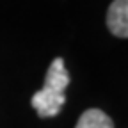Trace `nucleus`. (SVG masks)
<instances>
[{"instance_id": "3", "label": "nucleus", "mask_w": 128, "mask_h": 128, "mask_svg": "<svg viewBox=\"0 0 128 128\" xmlns=\"http://www.w3.org/2000/svg\"><path fill=\"white\" fill-rule=\"evenodd\" d=\"M75 128H114V121L100 108H87L78 118Z\"/></svg>"}, {"instance_id": "1", "label": "nucleus", "mask_w": 128, "mask_h": 128, "mask_svg": "<svg viewBox=\"0 0 128 128\" xmlns=\"http://www.w3.org/2000/svg\"><path fill=\"white\" fill-rule=\"evenodd\" d=\"M68 84H70V75L66 66H64V59L57 57L48 66L43 89L34 92L30 100L39 118H54L60 112L62 105L66 103Z\"/></svg>"}, {"instance_id": "2", "label": "nucleus", "mask_w": 128, "mask_h": 128, "mask_svg": "<svg viewBox=\"0 0 128 128\" xmlns=\"http://www.w3.org/2000/svg\"><path fill=\"white\" fill-rule=\"evenodd\" d=\"M107 27L116 38L128 39V0H114L107 11Z\"/></svg>"}]
</instances>
